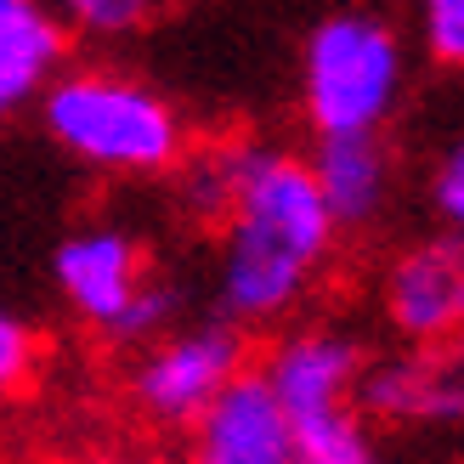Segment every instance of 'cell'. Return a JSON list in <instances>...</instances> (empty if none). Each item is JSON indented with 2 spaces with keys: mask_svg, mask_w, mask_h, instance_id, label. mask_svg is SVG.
Returning <instances> with one entry per match:
<instances>
[{
  "mask_svg": "<svg viewBox=\"0 0 464 464\" xmlns=\"http://www.w3.org/2000/svg\"><path fill=\"white\" fill-rule=\"evenodd\" d=\"M40 130L97 176H170L188 125L159 85L120 68H63L40 97Z\"/></svg>",
  "mask_w": 464,
  "mask_h": 464,
  "instance_id": "obj_2",
  "label": "cell"
},
{
  "mask_svg": "<svg viewBox=\"0 0 464 464\" xmlns=\"http://www.w3.org/2000/svg\"><path fill=\"white\" fill-rule=\"evenodd\" d=\"M170 176H176V181H170V193H176V204H181V216L198 221V227H216V221L227 216L232 176H238V142L181 153Z\"/></svg>",
  "mask_w": 464,
  "mask_h": 464,
  "instance_id": "obj_12",
  "label": "cell"
},
{
  "mask_svg": "<svg viewBox=\"0 0 464 464\" xmlns=\"http://www.w3.org/2000/svg\"><path fill=\"white\" fill-rule=\"evenodd\" d=\"M34 362H40L34 329L6 306V300H0V402H12L17 391L34 380Z\"/></svg>",
  "mask_w": 464,
  "mask_h": 464,
  "instance_id": "obj_15",
  "label": "cell"
},
{
  "mask_svg": "<svg viewBox=\"0 0 464 464\" xmlns=\"http://www.w3.org/2000/svg\"><path fill=\"white\" fill-rule=\"evenodd\" d=\"M380 312L402 345H453L464 329V244L459 232L420 238L391 255L380 277Z\"/></svg>",
  "mask_w": 464,
  "mask_h": 464,
  "instance_id": "obj_7",
  "label": "cell"
},
{
  "mask_svg": "<svg viewBox=\"0 0 464 464\" xmlns=\"http://www.w3.org/2000/svg\"><path fill=\"white\" fill-rule=\"evenodd\" d=\"M408 80V45L380 12H329L300 45V113L317 136H385Z\"/></svg>",
  "mask_w": 464,
  "mask_h": 464,
  "instance_id": "obj_3",
  "label": "cell"
},
{
  "mask_svg": "<svg viewBox=\"0 0 464 464\" xmlns=\"http://www.w3.org/2000/svg\"><path fill=\"white\" fill-rule=\"evenodd\" d=\"M362 362H368L362 340L345 334L340 323H300V329L272 340V352L255 374L266 380L272 402L289 413V425L306 430L317 420L352 413V391H357Z\"/></svg>",
  "mask_w": 464,
  "mask_h": 464,
  "instance_id": "obj_6",
  "label": "cell"
},
{
  "mask_svg": "<svg viewBox=\"0 0 464 464\" xmlns=\"http://www.w3.org/2000/svg\"><path fill=\"white\" fill-rule=\"evenodd\" d=\"M216 232V300L232 329H266L295 317L340 244L306 159L272 142H238V176Z\"/></svg>",
  "mask_w": 464,
  "mask_h": 464,
  "instance_id": "obj_1",
  "label": "cell"
},
{
  "mask_svg": "<svg viewBox=\"0 0 464 464\" xmlns=\"http://www.w3.org/2000/svg\"><path fill=\"white\" fill-rule=\"evenodd\" d=\"M68 68V34L45 0H0V125L45 97Z\"/></svg>",
  "mask_w": 464,
  "mask_h": 464,
  "instance_id": "obj_11",
  "label": "cell"
},
{
  "mask_svg": "<svg viewBox=\"0 0 464 464\" xmlns=\"http://www.w3.org/2000/svg\"><path fill=\"white\" fill-rule=\"evenodd\" d=\"M85 464H125V459H85Z\"/></svg>",
  "mask_w": 464,
  "mask_h": 464,
  "instance_id": "obj_18",
  "label": "cell"
},
{
  "mask_svg": "<svg viewBox=\"0 0 464 464\" xmlns=\"http://www.w3.org/2000/svg\"><path fill=\"white\" fill-rule=\"evenodd\" d=\"M249 368V340L227 317L181 323L142 345L130 374V397L153 425H193L221 391Z\"/></svg>",
  "mask_w": 464,
  "mask_h": 464,
  "instance_id": "obj_5",
  "label": "cell"
},
{
  "mask_svg": "<svg viewBox=\"0 0 464 464\" xmlns=\"http://www.w3.org/2000/svg\"><path fill=\"white\" fill-rule=\"evenodd\" d=\"M352 413L374 425H459L464 368L453 345H402L391 357L362 362Z\"/></svg>",
  "mask_w": 464,
  "mask_h": 464,
  "instance_id": "obj_8",
  "label": "cell"
},
{
  "mask_svg": "<svg viewBox=\"0 0 464 464\" xmlns=\"http://www.w3.org/2000/svg\"><path fill=\"white\" fill-rule=\"evenodd\" d=\"M420 34L430 63L459 68L464 63V0H420Z\"/></svg>",
  "mask_w": 464,
  "mask_h": 464,
  "instance_id": "obj_16",
  "label": "cell"
},
{
  "mask_svg": "<svg viewBox=\"0 0 464 464\" xmlns=\"http://www.w3.org/2000/svg\"><path fill=\"white\" fill-rule=\"evenodd\" d=\"M306 170L340 232L374 227L397 193V153L385 148V136H317Z\"/></svg>",
  "mask_w": 464,
  "mask_h": 464,
  "instance_id": "obj_10",
  "label": "cell"
},
{
  "mask_svg": "<svg viewBox=\"0 0 464 464\" xmlns=\"http://www.w3.org/2000/svg\"><path fill=\"white\" fill-rule=\"evenodd\" d=\"M188 430V464H295V425L255 368H244Z\"/></svg>",
  "mask_w": 464,
  "mask_h": 464,
  "instance_id": "obj_9",
  "label": "cell"
},
{
  "mask_svg": "<svg viewBox=\"0 0 464 464\" xmlns=\"http://www.w3.org/2000/svg\"><path fill=\"white\" fill-rule=\"evenodd\" d=\"M425 193H430V210H436V221H442L448 232H459V221H464V148H459V142L436 153Z\"/></svg>",
  "mask_w": 464,
  "mask_h": 464,
  "instance_id": "obj_17",
  "label": "cell"
},
{
  "mask_svg": "<svg viewBox=\"0 0 464 464\" xmlns=\"http://www.w3.org/2000/svg\"><path fill=\"white\" fill-rule=\"evenodd\" d=\"M52 284L85 329L120 345H148L181 317V289L148 266V249L130 227L91 221L68 232L52 255Z\"/></svg>",
  "mask_w": 464,
  "mask_h": 464,
  "instance_id": "obj_4",
  "label": "cell"
},
{
  "mask_svg": "<svg viewBox=\"0 0 464 464\" xmlns=\"http://www.w3.org/2000/svg\"><path fill=\"white\" fill-rule=\"evenodd\" d=\"M165 6V0H45V12L63 23L68 40H125Z\"/></svg>",
  "mask_w": 464,
  "mask_h": 464,
  "instance_id": "obj_14",
  "label": "cell"
},
{
  "mask_svg": "<svg viewBox=\"0 0 464 464\" xmlns=\"http://www.w3.org/2000/svg\"><path fill=\"white\" fill-rule=\"evenodd\" d=\"M295 464H385L374 430L357 413H334L306 430H295Z\"/></svg>",
  "mask_w": 464,
  "mask_h": 464,
  "instance_id": "obj_13",
  "label": "cell"
}]
</instances>
